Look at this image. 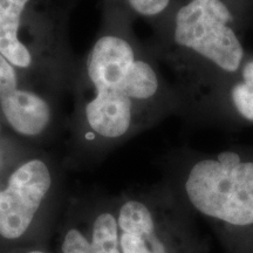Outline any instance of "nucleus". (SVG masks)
Returning <instances> with one entry per match:
<instances>
[{"instance_id":"1","label":"nucleus","mask_w":253,"mask_h":253,"mask_svg":"<svg viewBox=\"0 0 253 253\" xmlns=\"http://www.w3.org/2000/svg\"><path fill=\"white\" fill-rule=\"evenodd\" d=\"M87 74L95 96L84 114L90 129L106 138L125 136L131 126L137 101L150 100L158 90L155 69L137 60L128 41L116 36L101 37L87 59Z\"/></svg>"},{"instance_id":"2","label":"nucleus","mask_w":253,"mask_h":253,"mask_svg":"<svg viewBox=\"0 0 253 253\" xmlns=\"http://www.w3.org/2000/svg\"><path fill=\"white\" fill-rule=\"evenodd\" d=\"M189 201L205 216L236 226L253 224V162L224 151L199 161L185 182Z\"/></svg>"},{"instance_id":"3","label":"nucleus","mask_w":253,"mask_h":253,"mask_svg":"<svg viewBox=\"0 0 253 253\" xmlns=\"http://www.w3.org/2000/svg\"><path fill=\"white\" fill-rule=\"evenodd\" d=\"M233 18L221 0H191L175 19L176 43L191 50L221 71L242 68L244 48L231 27Z\"/></svg>"},{"instance_id":"4","label":"nucleus","mask_w":253,"mask_h":253,"mask_svg":"<svg viewBox=\"0 0 253 253\" xmlns=\"http://www.w3.org/2000/svg\"><path fill=\"white\" fill-rule=\"evenodd\" d=\"M52 185L48 167L31 160L12 173L0 191V235L17 239L26 232Z\"/></svg>"},{"instance_id":"5","label":"nucleus","mask_w":253,"mask_h":253,"mask_svg":"<svg viewBox=\"0 0 253 253\" xmlns=\"http://www.w3.org/2000/svg\"><path fill=\"white\" fill-rule=\"evenodd\" d=\"M118 225L122 231L121 253H168L155 233L153 214L141 202L129 201L122 205Z\"/></svg>"},{"instance_id":"6","label":"nucleus","mask_w":253,"mask_h":253,"mask_svg":"<svg viewBox=\"0 0 253 253\" xmlns=\"http://www.w3.org/2000/svg\"><path fill=\"white\" fill-rule=\"evenodd\" d=\"M0 108L11 128L20 135L38 136L49 125V104L31 90L19 88L2 97L0 99Z\"/></svg>"},{"instance_id":"7","label":"nucleus","mask_w":253,"mask_h":253,"mask_svg":"<svg viewBox=\"0 0 253 253\" xmlns=\"http://www.w3.org/2000/svg\"><path fill=\"white\" fill-rule=\"evenodd\" d=\"M30 0H0V54L14 67L28 68L32 54L19 39L21 15Z\"/></svg>"},{"instance_id":"8","label":"nucleus","mask_w":253,"mask_h":253,"mask_svg":"<svg viewBox=\"0 0 253 253\" xmlns=\"http://www.w3.org/2000/svg\"><path fill=\"white\" fill-rule=\"evenodd\" d=\"M118 229V220L113 214H100L94 221L91 253H121Z\"/></svg>"},{"instance_id":"9","label":"nucleus","mask_w":253,"mask_h":253,"mask_svg":"<svg viewBox=\"0 0 253 253\" xmlns=\"http://www.w3.org/2000/svg\"><path fill=\"white\" fill-rule=\"evenodd\" d=\"M231 101L238 114L253 123V60L242 67V78L231 89Z\"/></svg>"},{"instance_id":"10","label":"nucleus","mask_w":253,"mask_h":253,"mask_svg":"<svg viewBox=\"0 0 253 253\" xmlns=\"http://www.w3.org/2000/svg\"><path fill=\"white\" fill-rule=\"evenodd\" d=\"M19 89L15 67L5 56L0 54V99Z\"/></svg>"},{"instance_id":"11","label":"nucleus","mask_w":253,"mask_h":253,"mask_svg":"<svg viewBox=\"0 0 253 253\" xmlns=\"http://www.w3.org/2000/svg\"><path fill=\"white\" fill-rule=\"evenodd\" d=\"M63 253H91V244L77 229L67 232L62 244Z\"/></svg>"},{"instance_id":"12","label":"nucleus","mask_w":253,"mask_h":253,"mask_svg":"<svg viewBox=\"0 0 253 253\" xmlns=\"http://www.w3.org/2000/svg\"><path fill=\"white\" fill-rule=\"evenodd\" d=\"M128 1L131 8L138 14L151 17L162 13L169 5L170 0H128Z\"/></svg>"},{"instance_id":"13","label":"nucleus","mask_w":253,"mask_h":253,"mask_svg":"<svg viewBox=\"0 0 253 253\" xmlns=\"http://www.w3.org/2000/svg\"><path fill=\"white\" fill-rule=\"evenodd\" d=\"M30 253H45V252H41V251H32Z\"/></svg>"}]
</instances>
